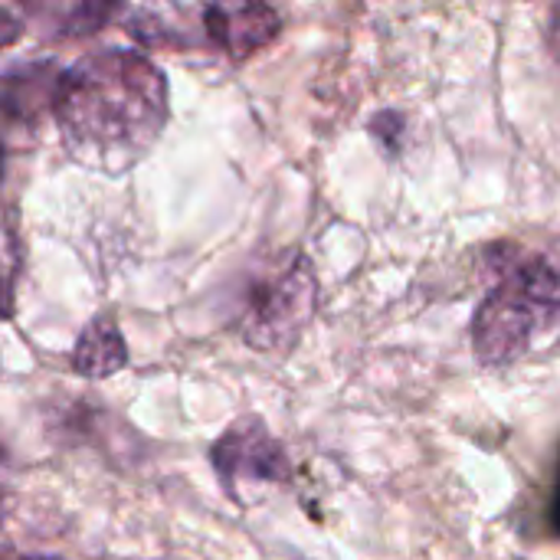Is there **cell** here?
Wrapping results in <instances>:
<instances>
[{
  "label": "cell",
  "instance_id": "obj_1",
  "mask_svg": "<svg viewBox=\"0 0 560 560\" xmlns=\"http://www.w3.org/2000/svg\"><path fill=\"white\" fill-rule=\"evenodd\" d=\"M52 121L75 164L121 174L154 148L167 121L164 72L144 52H92L59 75Z\"/></svg>",
  "mask_w": 560,
  "mask_h": 560
},
{
  "label": "cell",
  "instance_id": "obj_2",
  "mask_svg": "<svg viewBox=\"0 0 560 560\" xmlns=\"http://www.w3.org/2000/svg\"><path fill=\"white\" fill-rule=\"evenodd\" d=\"M285 13L279 0H141L128 33L158 49L210 52L243 62L279 39Z\"/></svg>",
  "mask_w": 560,
  "mask_h": 560
},
{
  "label": "cell",
  "instance_id": "obj_3",
  "mask_svg": "<svg viewBox=\"0 0 560 560\" xmlns=\"http://www.w3.org/2000/svg\"><path fill=\"white\" fill-rule=\"evenodd\" d=\"M560 315V272L541 256L499 246L495 285L472 318V348L486 368L518 361Z\"/></svg>",
  "mask_w": 560,
  "mask_h": 560
},
{
  "label": "cell",
  "instance_id": "obj_4",
  "mask_svg": "<svg viewBox=\"0 0 560 560\" xmlns=\"http://www.w3.org/2000/svg\"><path fill=\"white\" fill-rule=\"evenodd\" d=\"M315 272L305 256H289L256 276L240 308V335L256 351H289L315 315Z\"/></svg>",
  "mask_w": 560,
  "mask_h": 560
},
{
  "label": "cell",
  "instance_id": "obj_5",
  "mask_svg": "<svg viewBox=\"0 0 560 560\" xmlns=\"http://www.w3.org/2000/svg\"><path fill=\"white\" fill-rule=\"evenodd\" d=\"M210 466L233 499L240 495V489L249 486L292 482L289 456L259 417H243L230 423L223 436L210 446Z\"/></svg>",
  "mask_w": 560,
  "mask_h": 560
},
{
  "label": "cell",
  "instance_id": "obj_6",
  "mask_svg": "<svg viewBox=\"0 0 560 560\" xmlns=\"http://www.w3.org/2000/svg\"><path fill=\"white\" fill-rule=\"evenodd\" d=\"M121 0H16L23 26L39 39H82L98 33Z\"/></svg>",
  "mask_w": 560,
  "mask_h": 560
},
{
  "label": "cell",
  "instance_id": "obj_7",
  "mask_svg": "<svg viewBox=\"0 0 560 560\" xmlns=\"http://www.w3.org/2000/svg\"><path fill=\"white\" fill-rule=\"evenodd\" d=\"M69 361H72V371L89 377V381H102V377L118 374L128 364V348H125V338H121L118 325L108 315L92 318L82 328Z\"/></svg>",
  "mask_w": 560,
  "mask_h": 560
},
{
  "label": "cell",
  "instance_id": "obj_8",
  "mask_svg": "<svg viewBox=\"0 0 560 560\" xmlns=\"http://www.w3.org/2000/svg\"><path fill=\"white\" fill-rule=\"evenodd\" d=\"M548 515H551V528H555V535H560V466H558V479H555V495H551V509H548Z\"/></svg>",
  "mask_w": 560,
  "mask_h": 560
},
{
  "label": "cell",
  "instance_id": "obj_9",
  "mask_svg": "<svg viewBox=\"0 0 560 560\" xmlns=\"http://www.w3.org/2000/svg\"><path fill=\"white\" fill-rule=\"evenodd\" d=\"M13 560H56V558H39V555H26V558H13Z\"/></svg>",
  "mask_w": 560,
  "mask_h": 560
}]
</instances>
